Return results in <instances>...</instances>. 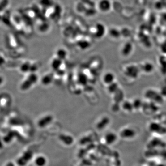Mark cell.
<instances>
[{
  "label": "cell",
  "instance_id": "obj_1",
  "mask_svg": "<svg viewBox=\"0 0 166 166\" xmlns=\"http://www.w3.org/2000/svg\"><path fill=\"white\" fill-rule=\"evenodd\" d=\"M121 75L128 82H134L137 80L141 73L139 64L134 63L126 64L121 67Z\"/></svg>",
  "mask_w": 166,
  "mask_h": 166
},
{
  "label": "cell",
  "instance_id": "obj_2",
  "mask_svg": "<svg viewBox=\"0 0 166 166\" xmlns=\"http://www.w3.org/2000/svg\"><path fill=\"white\" fill-rule=\"evenodd\" d=\"M39 76L36 73H31L27 76L25 79H23L20 83V88L21 90L28 91L32 88L39 82Z\"/></svg>",
  "mask_w": 166,
  "mask_h": 166
},
{
  "label": "cell",
  "instance_id": "obj_3",
  "mask_svg": "<svg viewBox=\"0 0 166 166\" xmlns=\"http://www.w3.org/2000/svg\"><path fill=\"white\" fill-rule=\"evenodd\" d=\"M134 50V44L131 41H126L122 43L119 48V55L123 59H128L132 56Z\"/></svg>",
  "mask_w": 166,
  "mask_h": 166
},
{
  "label": "cell",
  "instance_id": "obj_4",
  "mask_svg": "<svg viewBox=\"0 0 166 166\" xmlns=\"http://www.w3.org/2000/svg\"><path fill=\"white\" fill-rule=\"evenodd\" d=\"M141 73L145 75L152 74L155 70V65L150 60H143L139 64Z\"/></svg>",
  "mask_w": 166,
  "mask_h": 166
},
{
  "label": "cell",
  "instance_id": "obj_5",
  "mask_svg": "<svg viewBox=\"0 0 166 166\" xmlns=\"http://www.w3.org/2000/svg\"><path fill=\"white\" fill-rule=\"evenodd\" d=\"M101 80L103 84L106 87L117 81L116 75L113 72L111 71L105 72L102 75Z\"/></svg>",
  "mask_w": 166,
  "mask_h": 166
},
{
  "label": "cell",
  "instance_id": "obj_6",
  "mask_svg": "<svg viewBox=\"0 0 166 166\" xmlns=\"http://www.w3.org/2000/svg\"><path fill=\"white\" fill-rule=\"evenodd\" d=\"M120 135L123 138H133L137 135V131L133 126H125L120 131Z\"/></svg>",
  "mask_w": 166,
  "mask_h": 166
},
{
  "label": "cell",
  "instance_id": "obj_7",
  "mask_svg": "<svg viewBox=\"0 0 166 166\" xmlns=\"http://www.w3.org/2000/svg\"><path fill=\"white\" fill-rule=\"evenodd\" d=\"M108 30L104 24L97 23L93 28L92 33L96 38L101 39L107 33Z\"/></svg>",
  "mask_w": 166,
  "mask_h": 166
},
{
  "label": "cell",
  "instance_id": "obj_8",
  "mask_svg": "<svg viewBox=\"0 0 166 166\" xmlns=\"http://www.w3.org/2000/svg\"><path fill=\"white\" fill-rule=\"evenodd\" d=\"M54 117L52 114L50 113H46L41 116L37 121V124L40 128H44L49 125L52 121Z\"/></svg>",
  "mask_w": 166,
  "mask_h": 166
},
{
  "label": "cell",
  "instance_id": "obj_9",
  "mask_svg": "<svg viewBox=\"0 0 166 166\" xmlns=\"http://www.w3.org/2000/svg\"><path fill=\"white\" fill-rule=\"evenodd\" d=\"M111 123V119L107 115H103L100 117L96 122V126L99 130H104Z\"/></svg>",
  "mask_w": 166,
  "mask_h": 166
},
{
  "label": "cell",
  "instance_id": "obj_10",
  "mask_svg": "<svg viewBox=\"0 0 166 166\" xmlns=\"http://www.w3.org/2000/svg\"><path fill=\"white\" fill-rule=\"evenodd\" d=\"M97 6L100 12L106 13L110 11L112 4L110 0H99Z\"/></svg>",
  "mask_w": 166,
  "mask_h": 166
},
{
  "label": "cell",
  "instance_id": "obj_11",
  "mask_svg": "<svg viewBox=\"0 0 166 166\" xmlns=\"http://www.w3.org/2000/svg\"><path fill=\"white\" fill-rule=\"evenodd\" d=\"M54 80V75L51 73H47L40 77L39 81L43 86L48 87L51 85Z\"/></svg>",
  "mask_w": 166,
  "mask_h": 166
},
{
  "label": "cell",
  "instance_id": "obj_12",
  "mask_svg": "<svg viewBox=\"0 0 166 166\" xmlns=\"http://www.w3.org/2000/svg\"><path fill=\"white\" fill-rule=\"evenodd\" d=\"M121 110L126 113H131L134 112V107L132 100L124 99L121 104Z\"/></svg>",
  "mask_w": 166,
  "mask_h": 166
},
{
  "label": "cell",
  "instance_id": "obj_13",
  "mask_svg": "<svg viewBox=\"0 0 166 166\" xmlns=\"http://www.w3.org/2000/svg\"><path fill=\"white\" fill-rule=\"evenodd\" d=\"M109 37L113 40H118L121 38V31L115 28H110L107 32Z\"/></svg>",
  "mask_w": 166,
  "mask_h": 166
},
{
  "label": "cell",
  "instance_id": "obj_14",
  "mask_svg": "<svg viewBox=\"0 0 166 166\" xmlns=\"http://www.w3.org/2000/svg\"><path fill=\"white\" fill-rule=\"evenodd\" d=\"M124 92L122 89L120 88L117 92H115L113 95L111 96L112 97L113 102L121 104V102L125 99Z\"/></svg>",
  "mask_w": 166,
  "mask_h": 166
},
{
  "label": "cell",
  "instance_id": "obj_15",
  "mask_svg": "<svg viewBox=\"0 0 166 166\" xmlns=\"http://www.w3.org/2000/svg\"><path fill=\"white\" fill-rule=\"evenodd\" d=\"M62 60L55 57L51 59L50 62V67L53 71H59V69L63 64Z\"/></svg>",
  "mask_w": 166,
  "mask_h": 166
},
{
  "label": "cell",
  "instance_id": "obj_16",
  "mask_svg": "<svg viewBox=\"0 0 166 166\" xmlns=\"http://www.w3.org/2000/svg\"><path fill=\"white\" fill-rule=\"evenodd\" d=\"M118 138L117 135L114 132H110L106 134L104 139L106 143L108 145H112L116 142Z\"/></svg>",
  "mask_w": 166,
  "mask_h": 166
},
{
  "label": "cell",
  "instance_id": "obj_17",
  "mask_svg": "<svg viewBox=\"0 0 166 166\" xmlns=\"http://www.w3.org/2000/svg\"><path fill=\"white\" fill-rule=\"evenodd\" d=\"M68 55V51L66 49L63 47H60L57 49L56 50V52H55V57L59 58L63 61L67 58Z\"/></svg>",
  "mask_w": 166,
  "mask_h": 166
},
{
  "label": "cell",
  "instance_id": "obj_18",
  "mask_svg": "<svg viewBox=\"0 0 166 166\" xmlns=\"http://www.w3.org/2000/svg\"><path fill=\"white\" fill-rule=\"evenodd\" d=\"M106 87L107 88V92L111 96L112 95H113L115 92H117L121 88V86H120L119 83L116 81L114 83H113L112 84Z\"/></svg>",
  "mask_w": 166,
  "mask_h": 166
},
{
  "label": "cell",
  "instance_id": "obj_19",
  "mask_svg": "<svg viewBox=\"0 0 166 166\" xmlns=\"http://www.w3.org/2000/svg\"><path fill=\"white\" fill-rule=\"evenodd\" d=\"M143 102L140 98L138 97H135L132 99V102L133 104V107H134V110H139L141 109H142L143 106Z\"/></svg>",
  "mask_w": 166,
  "mask_h": 166
},
{
  "label": "cell",
  "instance_id": "obj_20",
  "mask_svg": "<svg viewBox=\"0 0 166 166\" xmlns=\"http://www.w3.org/2000/svg\"><path fill=\"white\" fill-rule=\"evenodd\" d=\"M47 163V160L44 155H38L34 160V164L36 166H45Z\"/></svg>",
  "mask_w": 166,
  "mask_h": 166
},
{
  "label": "cell",
  "instance_id": "obj_21",
  "mask_svg": "<svg viewBox=\"0 0 166 166\" xmlns=\"http://www.w3.org/2000/svg\"><path fill=\"white\" fill-rule=\"evenodd\" d=\"M4 166H16L15 163L13 162H8L5 164Z\"/></svg>",
  "mask_w": 166,
  "mask_h": 166
},
{
  "label": "cell",
  "instance_id": "obj_22",
  "mask_svg": "<svg viewBox=\"0 0 166 166\" xmlns=\"http://www.w3.org/2000/svg\"><path fill=\"white\" fill-rule=\"evenodd\" d=\"M156 166H164V165L159 164V165H157Z\"/></svg>",
  "mask_w": 166,
  "mask_h": 166
}]
</instances>
